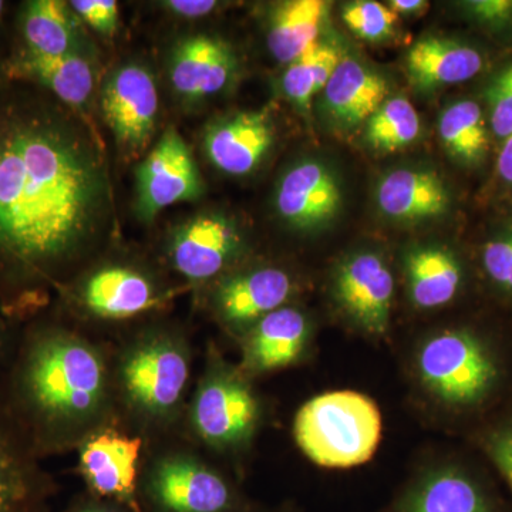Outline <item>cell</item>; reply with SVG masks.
Returning a JSON list of instances; mask_svg holds the SVG:
<instances>
[{
    "mask_svg": "<svg viewBox=\"0 0 512 512\" xmlns=\"http://www.w3.org/2000/svg\"><path fill=\"white\" fill-rule=\"evenodd\" d=\"M419 134V114L404 97L384 101L366 123V143L384 153L410 146Z\"/></svg>",
    "mask_w": 512,
    "mask_h": 512,
    "instance_id": "f546056e",
    "label": "cell"
},
{
    "mask_svg": "<svg viewBox=\"0 0 512 512\" xmlns=\"http://www.w3.org/2000/svg\"><path fill=\"white\" fill-rule=\"evenodd\" d=\"M107 192L100 158L66 121L0 104V265L10 282L46 281L79 254Z\"/></svg>",
    "mask_w": 512,
    "mask_h": 512,
    "instance_id": "6da1fadb",
    "label": "cell"
},
{
    "mask_svg": "<svg viewBox=\"0 0 512 512\" xmlns=\"http://www.w3.org/2000/svg\"><path fill=\"white\" fill-rule=\"evenodd\" d=\"M387 94L384 77L350 57L340 60L323 89L326 110L343 127L367 123L387 100Z\"/></svg>",
    "mask_w": 512,
    "mask_h": 512,
    "instance_id": "7402d4cb",
    "label": "cell"
},
{
    "mask_svg": "<svg viewBox=\"0 0 512 512\" xmlns=\"http://www.w3.org/2000/svg\"><path fill=\"white\" fill-rule=\"evenodd\" d=\"M292 278L272 266L239 272L224 279L214 295L218 316L232 328L254 326L291 298Z\"/></svg>",
    "mask_w": 512,
    "mask_h": 512,
    "instance_id": "9a60e30c",
    "label": "cell"
},
{
    "mask_svg": "<svg viewBox=\"0 0 512 512\" xmlns=\"http://www.w3.org/2000/svg\"><path fill=\"white\" fill-rule=\"evenodd\" d=\"M15 349L0 393L37 457L72 446L101 423L109 375L99 349L50 325L30 328Z\"/></svg>",
    "mask_w": 512,
    "mask_h": 512,
    "instance_id": "7a4b0ae2",
    "label": "cell"
},
{
    "mask_svg": "<svg viewBox=\"0 0 512 512\" xmlns=\"http://www.w3.org/2000/svg\"><path fill=\"white\" fill-rule=\"evenodd\" d=\"M342 202L338 178L316 160L293 165L279 181L275 197L279 215L298 229H315L332 221Z\"/></svg>",
    "mask_w": 512,
    "mask_h": 512,
    "instance_id": "4fadbf2b",
    "label": "cell"
},
{
    "mask_svg": "<svg viewBox=\"0 0 512 512\" xmlns=\"http://www.w3.org/2000/svg\"><path fill=\"white\" fill-rule=\"evenodd\" d=\"M191 419L195 431L212 447L234 448L254 434L259 404L237 372L214 362L195 393Z\"/></svg>",
    "mask_w": 512,
    "mask_h": 512,
    "instance_id": "8992f818",
    "label": "cell"
},
{
    "mask_svg": "<svg viewBox=\"0 0 512 512\" xmlns=\"http://www.w3.org/2000/svg\"><path fill=\"white\" fill-rule=\"evenodd\" d=\"M241 248V234L232 221L220 214H202L174 232L170 259L185 278L202 282L224 271Z\"/></svg>",
    "mask_w": 512,
    "mask_h": 512,
    "instance_id": "8fae6325",
    "label": "cell"
},
{
    "mask_svg": "<svg viewBox=\"0 0 512 512\" xmlns=\"http://www.w3.org/2000/svg\"><path fill=\"white\" fill-rule=\"evenodd\" d=\"M404 266L410 298L417 308H441L456 298L463 272L456 256L446 248L413 249Z\"/></svg>",
    "mask_w": 512,
    "mask_h": 512,
    "instance_id": "d4e9b609",
    "label": "cell"
},
{
    "mask_svg": "<svg viewBox=\"0 0 512 512\" xmlns=\"http://www.w3.org/2000/svg\"><path fill=\"white\" fill-rule=\"evenodd\" d=\"M74 15L101 35L113 36L119 26V5L114 0H74L69 3Z\"/></svg>",
    "mask_w": 512,
    "mask_h": 512,
    "instance_id": "d6a6232c",
    "label": "cell"
},
{
    "mask_svg": "<svg viewBox=\"0 0 512 512\" xmlns=\"http://www.w3.org/2000/svg\"><path fill=\"white\" fill-rule=\"evenodd\" d=\"M10 345H9V335L8 329L6 326L0 322V369L5 365L6 360H9L10 357Z\"/></svg>",
    "mask_w": 512,
    "mask_h": 512,
    "instance_id": "ab89813d",
    "label": "cell"
},
{
    "mask_svg": "<svg viewBox=\"0 0 512 512\" xmlns=\"http://www.w3.org/2000/svg\"><path fill=\"white\" fill-rule=\"evenodd\" d=\"M439 134L450 156L460 163L477 165L487 156L488 130L476 101L461 100L447 107L440 116Z\"/></svg>",
    "mask_w": 512,
    "mask_h": 512,
    "instance_id": "83f0119b",
    "label": "cell"
},
{
    "mask_svg": "<svg viewBox=\"0 0 512 512\" xmlns=\"http://www.w3.org/2000/svg\"><path fill=\"white\" fill-rule=\"evenodd\" d=\"M342 19L357 36L369 42H380L392 35L397 15L382 3L362 0L346 5Z\"/></svg>",
    "mask_w": 512,
    "mask_h": 512,
    "instance_id": "4dcf8cb0",
    "label": "cell"
},
{
    "mask_svg": "<svg viewBox=\"0 0 512 512\" xmlns=\"http://www.w3.org/2000/svg\"><path fill=\"white\" fill-rule=\"evenodd\" d=\"M393 512H497L473 477L454 467L429 471L407 488Z\"/></svg>",
    "mask_w": 512,
    "mask_h": 512,
    "instance_id": "ffe728a7",
    "label": "cell"
},
{
    "mask_svg": "<svg viewBox=\"0 0 512 512\" xmlns=\"http://www.w3.org/2000/svg\"><path fill=\"white\" fill-rule=\"evenodd\" d=\"M158 92L153 73L143 64L114 70L101 93V110L127 156H140L156 131Z\"/></svg>",
    "mask_w": 512,
    "mask_h": 512,
    "instance_id": "52a82bcc",
    "label": "cell"
},
{
    "mask_svg": "<svg viewBox=\"0 0 512 512\" xmlns=\"http://www.w3.org/2000/svg\"><path fill=\"white\" fill-rule=\"evenodd\" d=\"M23 36L37 55L77 53V20L70 5L60 0H35L23 12Z\"/></svg>",
    "mask_w": 512,
    "mask_h": 512,
    "instance_id": "4316f807",
    "label": "cell"
},
{
    "mask_svg": "<svg viewBox=\"0 0 512 512\" xmlns=\"http://www.w3.org/2000/svg\"><path fill=\"white\" fill-rule=\"evenodd\" d=\"M3 9H5V2H2V0H0V16H2Z\"/></svg>",
    "mask_w": 512,
    "mask_h": 512,
    "instance_id": "b9f144b4",
    "label": "cell"
},
{
    "mask_svg": "<svg viewBox=\"0 0 512 512\" xmlns=\"http://www.w3.org/2000/svg\"><path fill=\"white\" fill-rule=\"evenodd\" d=\"M163 5L180 18L200 19L214 12L218 3L214 0H170Z\"/></svg>",
    "mask_w": 512,
    "mask_h": 512,
    "instance_id": "8d00e7d4",
    "label": "cell"
},
{
    "mask_svg": "<svg viewBox=\"0 0 512 512\" xmlns=\"http://www.w3.org/2000/svg\"><path fill=\"white\" fill-rule=\"evenodd\" d=\"M309 323L299 309L282 306L268 313L249 330L245 342V366L256 373L295 363L305 350Z\"/></svg>",
    "mask_w": 512,
    "mask_h": 512,
    "instance_id": "44dd1931",
    "label": "cell"
},
{
    "mask_svg": "<svg viewBox=\"0 0 512 512\" xmlns=\"http://www.w3.org/2000/svg\"><path fill=\"white\" fill-rule=\"evenodd\" d=\"M72 512H126L121 510V508L113 507L110 504H87L83 505V507L77 508V510H73Z\"/></svg>",
    "mask_w": 512,
    "mask_h": 512,
    "instance_id": "60d3db41",
    "label": "cell"
},
{
    "mask_svg": "<svg viewBox=\"0 0 512 512\" xmlns=\"http://www.w3.org/2000/svg\"><path fill=\"white\" fill-rule=\"evenodd\" d=\"M0 393V512L45 510L53 487Z\"/></svg>",
    "mask_w": 512,
    "mask_h": 512,
    "instance_id": "7c38bea8",
    "label": "cell"
},
{
    "mask_svg": "<svg viewBox=\"0 0 512 512\" xmlns=\"http://www.w3.org/2000/svg\"><path fill=\"white\" fill-rule=\"evenodd\" d=\"M466 9L484 25L505 26L512 22V0H471Z\"/></svg>",
    "mask_w": 512,
    "mask_h": 512,
    "instance_id": "e575fe53",
    "label": "cell"
},
{
    "mask_svg": "<svg viewBox=\"0 0 512 512\" xmlns=\"http://www.w3.org/2000/svg\"><path fill=\"white\" fill-rule=\"evenodd\" d=\"M410 79L421 90L468 82L483 70V55L474 47L444 39L423 37L406 57Z\"/></svg>",
    "mask_w": 512,
    "mask_h": 512,
    "instance_id": "603a6c76",
    "label": "cell"
},
{
    "mask_svg": "<svg viewBox=\"0 0 512 512\" xmlns=\"http://www.w3.org/2000/svg\"><path fill=\"white\" fill-rule=\"evenodd\" d=\"M36 512H45V510H40V511H36Z\"/></svg>",
    "mask_w": 512,
    "mask_h": 512,
    "instance_id": "7bdbcfd3",
    "label": "cell"
},
{
    "mask_svg": "<svg viewBox=\"0 0 512 512\" xmlns=\"http://www.w3.org/2000/svg\"><path fill=\"white\" fill-rule=\"evenodd\" d=\"M161 302L154 282L128 266H106L93 272L82 288V303L103 319H127L156 308Z\"/></svg>",
    "mask_w": 512,
    "mask_h": 512,
    "instance_id": "ac0fdd59",
    "label": "cell"
},
{
    "mask_svg": "<svg viewBox=\"0 0 512 512\" xmlns=\"http://www.w3.org/2000/svg\"><path fill=\"white\" fill-rule=\"evenodd\" d=\"M120 383L130 406L150 420L173 416L190 379L187 345L170 333H153L126 350Z\"/></svg>",
    "mask_w": 512,
    "mask_h": 512,
    "instance_id": "277c9868",
    "label": "cell"
},
{
    "mask_svg": "<svg viewBox=\"0 0 512 512\" xmlns=\"http://www.w3.org/2000/svg\"><path fill=\"white\" fill-rule=\"evenodd\" d=\"M141 443L123 434H94L84 443L80 467L90 488L138 512L136 481Z\"/></svg>",
    "mask_w": 512,
    "mask_h": 512,
    "instance_id": "2e32d148",
    "label": "cell"
},
{
    "mask_svg": "<svg viewBox=\"0 0 512 512\" xmlns=\"http://www.w3.org/2000/svg\"><path fill=\"white\" fill-rule=\"evenodd\" d=\"M487 101L494 136L505 140L512 134V63L494 77Z\"/></svg>",
    "mask_w": 512,
    "mask_h": 512,
    "instance_id": "1f68e13d",
    "label": "cell"
},
{
    "mask_svg": "<svg viewBox=\"0 0 512 512\" xmlns=\"http://www.w3.org/2000/svg\"><path fill=\"white\" fill-rule=\"evenodd\" d=\"M6 74L10 79L40 84L73 107H83L94 87L92 64L79 53L46 56L26 49L6 64Z\"/></svg>",
    "mask_w": 512,
    "mask_h": 512,
    "instance_id": "cb8c5ba5",
    "label": "cell"
},
{
    "mask_svg": "<svg viewBox=\"0 0 512 512\" xmlns=\"http://www.w3.org/2000/svg\"><path fill=\"white\" fill-rule=\"evenodd\" d=\"M328 5L322 0H291L276 6L268 28V47L279 63L291 64L318 43Z\"/></svg>",
    "mask_w": 512,
    "mask_h": 512,
    "instance_id": "484cf974",
    "label": "cell"
},
{
    "mask_svg": "<svg viewBox=\"0 0 512 512\" xmlns=\"http://www.w3.org/2000/svg\"><path fill=\"white\" fill-rule=\"evenodd\" d=\"M488 451L512 488V427L494 434Z\"/></svg>",
    "mask_w": 512,
    "mask_h": 512,
    "instance_id": "d590c367",
    "label": "cell"
},
{
    "mask_svg": "<svg viewBox=\"0 0 512 512\" xmlns=\"http://www.w3.org/2000/svg\"><path fill=\"white\" fill-rule=\"evenodd\" d=\"M483 264L495 284L512 291V234L485 244Z\"/></svg>",
    "mask_w": 512,
    "mask_h": 512,
    "instance_id": "836d02e7",
    "label": "cell"
},
{
    "mask_svg": "<svg viewBox=\"0 0 512 512\" xmlns=\"http://www.w3.org/2000/svg\"><path fill=\"white\" fill-rule=\"evenodd\" d=\"M204 192L197 163L184 138L168 128L137 168V211L151 222L164 208L195 201Z\"/></svg>",
    "mask_w": 512,
    "mask_h": 512,
    "instance_id": "ba28073f",
    "label": "cell"
},
{
    "mask_svg": "<svg viewBox=\"0 0 512 512\" xmlns=\"http://www.w3.org/2000/svg\"><path fill=\"white\" fill-rule=\"evenodd\" d=\"M274 143V128L264 113H238L207 130L205 151L214 167L229 175L252 173Z\"/></svg>",
    "mask_w": 512,
    "mask_h": 512,
    "instance_id": "e0dca14e",
    "label": "cell"
},
{
    "mask_svg": "<svg viewBox=\"0 0 512 512\" xmlns=\"http://www.w3.org/2000/svg\"><path fill=\"white\" fill-rule=\"evenodd\" d=\"M497 173L504 183L512 185V134L505 138L500 154H498Z\"/></svg>",
    "mask_w": 512,
    "mask_h": 512,
    "instance_id": "74e56055",
    "label": "cell"
},
{
    "mask_svg": "<svg viewBox=\"0 0 512 512\" xmlns=\"http://www.w3.org/2000/svg\"><path fill=\"white\" fill-rule=\"evenodd\" d=\"M377 205L396 221H423L446 214L450 194L440 175L429 170L400 168L377 185Z\"/></svg>",
    "mask_w": 512,
    "mask_h": 512,
    "instance_id": "d6986e66",
    "label": "cell"
},
{
    "mask_svg": "<svg viewBox=\"0 0 512 512\" xmlns=\"http://www.w3.org/2000/svg\"><path fill=\"white\" fill-rule=\"evenodd\" d=\"M340 60L335 47L315 43L286 67L282 79L286 97L296 106L309 109L313 97L323 92Z\"/></svg>",
    "mask_w": 512,
    "mask_h": 512,
    "instance_id": "f1b7e54d",
    "label": "cell"
},
{
    "mask_svg": "<svg viewBox=\"0 0 512 512\" xmlns=\"http://www.w3.org/2000/svg\"><path fill=\"white\" fill-rule=\"evenodd\" d=\"M148 494L161 512H234L237 497L211 468L183 456L167 457L153 468Z\"/></svg>",
    "mask_w": 512,
    "mask_h": 512,
    "instance_id": "9c48e42d",
    "label": "cell"
},
{
    "mask_svg": "<svg viewBox=\"0 0 512 512\" xmlns=\"http://www.w3.org/2000/svg\"><path fill=\"white\" fill-rule=\"evenodd\" d=\"M382 430L377 404L353 390L313 397L299 409L293 427L296 443L309 460L339 470L372 460Z\"/></svg>",
    "mask_w": 512,
    "mask_h": 512,
    "instance_id": "3957f363",
    "label": "cell"
},
{
    "mask_svg": "<svg viewBox=\"0 0 512 512\" xmlns=\"http://www.w3.org/2000/svg\"><path fill=\"white\" fill-rule=\"evenodd\" d=\"M237 69L227 43L217 37H185L174 46L168 64L171 84L178 96L197 101L222 92Z\"/></svg>",
    "mask_w": 512,
    "mask_h": 512,
    "instance_id": "5bb4252c",
    "label": "cell"
},
{
    "mask_svg": "<svg viewBox=\"0 0 512 512\" xmlns=\"http://www.w3.org/2000/svg\"><path fill=\"white\" fill-rule=\"evenodd\" d=\"M421 382L441 402L471 406L487 397L498 370L484 343L468 330L431 336L417 353Z\"/></svg>",
    "mask_w": 512,
    "mask_h": 512,
    "instance_id": "5b68a950",
    "label": "cell"
},
{
    "mask_svg": "<svg viewBox=\"0 0 512 512\" xmlns=\"http://www.w3.org/2000/svg\"><path fill=\"white\" fill-rule=\"evenodd\" d=\"M427 2L421 0H393L390 2L389 8L394 13H403V15H412V13L420 12L421 9L426 8Z\"/></svg>",
    "mask_w": 512,
    "mask_h": 512,
    "instance_id": "f35d334b",
    "label": "cell"
},
{
    "mask_svg": "<svg viewBox=\"0 0 512 512\" xmlns=\"http://www.w3.org/2000/svg\"><path fill=\"white\" fill-rule=\"evenodd\" d=\"M393 295L392 271L375 252L350 255L336 272L340 308L370 335H384L389 329Z\"/></svg>",
    "mask_w": 512,
    "mask_h": 512,
    "instance_id": "30bf717a",
    "label": "cell"
}]
</instances>
